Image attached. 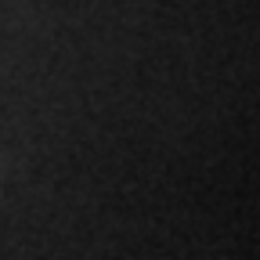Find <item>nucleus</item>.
Returning a JSON list of instances; mask_svg holds the SVG:
<instances>
[{
  "label": "nucleus",
  "instance_id": "f257e3e1",
  "mask_svg": "<svg viewBox=\"0 0 260 260\" xmlns=\"http://www.w3.org/2000/svg\"><path fill=\"white\" fill-rule=\"evenodd\" d=\"M0 181H4V155H0Z\"/></svg>",
  "mask_w": 260,
  "mask_h": 260
}]
</instances>
